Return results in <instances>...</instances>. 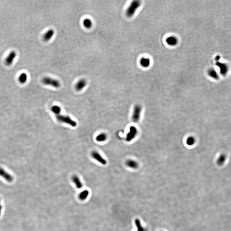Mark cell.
<instances>
[{"label": "cell", "instance_id": "obj_2", "mask_svg": "<svg viewBox=\"0 0 231 231\" xmlns=\"http://www.w3.org/2000/svg\"><path fill=\"white\" fill-rule=\"evenodd\" d=\"M140 5V3L139 1H133L129 7H128L126 12V14L127 17H131L134 15L136 10Z\"/></svg>", "mask_w": 231, "mask_h": 231}, {"label": "cell", "instance_id": "obj_22", "mask_svg": "<svg viewBox=\"0 0 231 231\" xmlns=\"http://www.w3.org/2000/svg\"><path fill=\"white\" fill-rule=\"evenodd\" d=\"M186 143L189 146L193 145L194 144V143H195V139L192 136L189 137L186 140Z\"/></svg>", "mask_w": 231, "mask_h": 231}, {"label": "cell", "instance_id": "obj_5", "mask_svg": "<svg viewBox=\"0 0 231 231\" xmlns=\"http://www.w3.org/2000/svg\"><path fill=\"white\" fill-rule=\"evenodd\" d=\"M91 156L92 157L96 160L97 162L102 164V165H105L107 164V161L102 157L99 153L96 151H92L91 153Z\"/></svg>", "mask_w": 231, "mask_h": 231}, {"label": "cell", "instance_id": "obj_14", "mask_svg": "<svg viewBox=\"0 0 231 231\" xmlns=\"http://www.w3.org/2000/svg\"><path fill=\"white\" fill-rule=\"evenodd\" d=\"M140 64L143 67L147 68L150 65V60L149 58H142L140 60Z\"/></svg>", "mask_w": 231, "mask_h": 231}, {"label": "cell", "instance_id": "obj_7", "mask_svg": "<svg viewBox=\"0 0 231 231\" xmlns=\"http://www.w3.org/2000/svg\"><path fill=\"white\" fill-rule=\"evenodd\" d=\"M16 56V53L15 51H12L9 54L6 60L5 63L7 66H10L13 62Z\"/></svg>", "mask_w": 231, "mask_h": 231}, {"label": "cell", "instance_id": "obj_15", "mask_svg": "<svg viewBox=\"0 0 231 231\" xmlns=\"http://www.w3.org/2000/svg\"><path fill=\"white\" fill-rule=\"evenodd\" d=\"M135 223L138 229L137 231H148V230L146 228L142 226L140 221L139 219H136L135 220Z\"/></svg>", "mask_w": 231, "mask_h": 231}, {"label": "cell", "instance_id": "obj_6", "mask_svg": "<svg viewBox=\"0 0 231 231\" xmlns=\"http://www.w3.org/2000/svg\"><path fill=\"white\" fill-rule=\"evenodd\" d=\"M0 176L9 182H11L13 180V177L1 167H0Z\"/></svg>", "mask_w": 231, "mask_h": 231}, {"label": "cell", "instance_id": "obj_23", "mask_svg": "<svg viewBox=\"0 0 231 231\" xmlns=\"http://www.w3.org/2000/svg\"><path fill=\"white\" fill-rule=\"evenodd\" d=\"M2 209V206L1 205H0V215L1 213Z\"/></svg>", "mask_w": 231, "mask_h": 231}, {"label": "cell", "instance_id": "obj_4", "mask_svg": "<svg viewBox=\"0 0 231 231\" xmlns=\"http://www.w3.org/2000/svg\"><path fill=\"white\" fill-rule=\"evenodd\" d=\"M142 110V106L139 104H137L134 106L132 116V119L133 122H138L139 121Z\"/></svg>", "mask_w": 231, "mask_h": 231}, {"label": "cell", "instance_id": "obj_1", "mask_svg": "<svg viewBox=\"0 0 231 231\" xmlns=\"http://www.w3.org/2000/svg\"><path fill=\"white\" fill-rule=\"evenodd\" d=\"M56 118L57 120L59 122L68 124L73 127H75L77 126V122L73 120V119H72L69 116L63 115H56Z\"/></svg>", "mask_w": 231, "mask_h": 231}, {"label": "cell", "instance_id": "obj_12", "mask_svg": "<svg viewBox=\"0 0 231 231\" xmlns=\"http://www.w3.org/2000/svg\"><path fill=\"white\" fill-rule=\"evenodd\" d=\"M126 164L127 167L133 169H136L139 167V164L138 162L132 159L127 160L126 162Z\"/></svg>", "mask_w": 231, "mask_h": 231}, {"label": "cell", "instance_id": "obj_24", "mask_svg": "<svg viewBox=\"0 0 231 231\" xmlns=\"http://www.w3.org/2000/svg\"><path fill=\"white\" fill-rule=\"evenodd\" d=\"M0 201H1V200H0Z\"/></svg>", "mask_w": 231, "mask_h": 231}, {"label": "cell", "instance_id": "obj_16", "mask_svg": "<svg viewBox=\"0 0 231 231\" xmlns=\"http://www.w3.org/2000/svg\"><path fill=\"white\" fill-rule=\"evenodd\" d=\"M226 156L225 154H222L219 156L217 160V164L219 166H221L224 163L225 161L226 160Z\"/></svg>", "mask_w": 231, "mask_h": 231}, {"label": "cell", "instance_id": "obj_17", "mask_svg": "<svg viewBox=\"0 0 231 231\" xmlns=\"http://www.w3.org/2000/svg\"><path fill=\"white\" fill-rule=\"evenodd\" d=\"M107 139V135L104 133H102L98 135H97L96 138V140L98 142H102L105 141Z\"/></svg>", "mask_w": 231, "mask_h": 231}, {"label": "cell", "instance_id": "obj_9", "mask_svg": "<svg viewBox=\"0 0 231 231\" xmlns=\"http://www.w3.org/2000/svg\"><path fill=\"white\" fill-rule=\"evenodd\" d=\"M137 131L135 127L133 126L131 127L130 128V131L128 133V134L126 136V141H131V139L134 138L135 136L137 134Z\"/></svg>", "mask_w": 231, "mask_h": 231}, {"label": "cell", "instance_id": "obj_3", "mask_svg": "<svg viewBox=\"0 0 231 231\" xmlns=\"http://www.w3.org/2000/svg\"><path fill=\"white\" fill-rule=\"evenodd\" d=\"M42 82L44 84L49 85L55 88H58L60 87V83L58 80L50 77H45L43 78Z\"/></svg>", "mask_w": 231, "mask_h": 231}, {"label": "cell", "instance_id": "obj_8", "mask_svg": "<svg viewBox=\"0 0 231 231\" xmlns=\"http://www.w3.org/2000/svg\"><path fill=\"white\" fill-rule=\"evenodd\" d=\"M87 84V81L84 78L79 80L75 85V89L78 91H80L85 87Z\"/></svg>", "mask_w": 231, "mask_h": 231}, {"label": "cell", "instance_id": "obj_11", "mask_svg": "<svg viewBox=\"0 0 231 231\" xmlns=\"http://www.w3.org/2000/svg\"><path fill=\"white\" fill-rule=\"evenodd\" d=\"M55 34V31L52 29H49L45 34L43 38L45 41L47 42L52 38Z\"/></svg>", "mask_w": 231, "mask_h": 231}, {"label": "cell", "instance_id": "obj_18", "mask_svg": "<svg viewBox=\"0 0 231 231\" xmlns=\"http://www.w3.org/2000/svg\"><path fill=\"white\" fill-rule=\"evenodd\" d=\"M89 192L88 190H84L80 193L79 195V198L81 200H84L88 197Z\"/></svg>", "mask_w": 231, "mask_h": 231}, {"label": "cell", "instance_id": "obj_20", "mask_svg": "<svg viewBox=\"0 0 231 231\" xmlns=\"http://www.w3.org/2000/svg\"><path fill=\"white\" fill-rule=\"evenodd\" d=\"M19 80L21 83H25L27 80V75L25 73L21 74L19 77Z\"/></svg>", "mask_w": 231, "mask_h": 231}, {"label": "cell", "instance_id": "obj_21", "mask_svg": "<svg viewBox=\"0 0 231 231\" xmlns=\"http://www.w3.org/2000/svg\"><path fill=\"white\" fill-rule=\"evenodd\" d=\"M51 110L52 112L56 114L57 115H59L61 112V109L59 106L54 105L51 107Z\"/></svg>", "mask_w": 231, "mask_h": 231}, {"label": "cell", "instance_id": "obj_13", "mask_svg": "<svg viewBox=\"0 0 231 231\" xmlns=\"http://www.w3.org/2000/svg\"><path fill=\"white\" fill-rule=\"evenodd\" d=\"M72 180L77 188H81L83 187V184L82 183L80 178L77 175H73V176L72 177Z\"/></svg>", "mask_w": 231, "mask_h": 231}, {"label": "cell", "instance_id": "obj_19", "mask_svg": "<svg viewBox=\"0 0 231 231\" xmlns=\"http://www.w3.org/2000/svg\"><path fill=\"white\" fill-rule=\"evenodd\" d=\"M83 24L84 26L87 29H90L92 26V21L89 19H85L83 20Z\"/></svg>", "mask_w": 231, "mask_h": 231}, {"label": "cell", "instance_id": "obj_10", "mask_svg": "<svg viewBox=\"0 0 231 231\" xmlns=\"http://www.w3.org/2000/svg\"><path fill=\"white\" fill-rule=\"evenodd\" d=\"M166 42L170 46H175L178 43V40L175 36H170L166 39Z\"/></svg>", "mask_w": 231, "mask_h": 231}]
</instances>
